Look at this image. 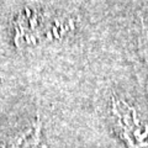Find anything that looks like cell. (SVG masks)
I'll return each mask as SVG.
<instances>
[{
  "instance_id": "6da1fadb",
  "label": "cell",
  "mask_w": 148,
  "mask_h": 148,
  "mask_svg": "<svg viewBox=\"0 0 148 148\" xmlns=\"http://www.w3.org/2000/svg\"><path fill=\"white\" fill-rule=\"evenodd\" d=\"M112 116L120 135L130 148H148V126L132 106L122 100H115Z\"/></svg>"
},
{
  "instance_id": "7a4b0ae2",
  "label": "cell",
  "mask_w": 148,
  "mask_h": 148,
  "mask_svg": "<svg viewBox=\"0 0 148 148\" xmlns=\"http://www.w3.org/2000/svg\"><path fill=\"white\" fill-rule=\"evenodd\" d=\"M141 35L138 38L140 42V52L148 66V3L141 16Z\"/></svg>"
}]
</instances>
